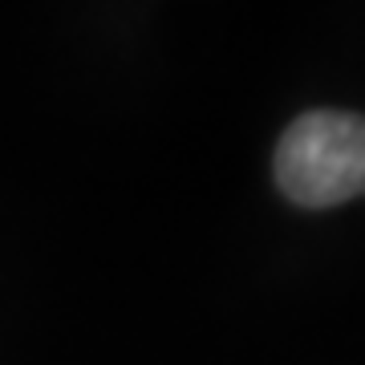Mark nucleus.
Here are the masks:
<instances>
[{
    "label": "nucleus",
    "mask_w": 365,
    "mask_h": 365,
    "mask_svg": "<svg viewBox=\"0 0 365 365\" xmlns=\"http://www.w3.org/2000/svg\"><path fill=\"white\" fill-rule=\"evenodd\" d=\"M276 182L297 207H337L365 195V114L309 110L276 146Z\"/></svg>",
    "instance_id": "f257e3e1"
}]
</instances>
